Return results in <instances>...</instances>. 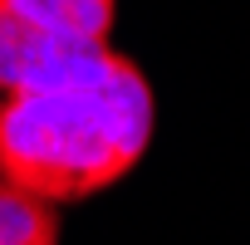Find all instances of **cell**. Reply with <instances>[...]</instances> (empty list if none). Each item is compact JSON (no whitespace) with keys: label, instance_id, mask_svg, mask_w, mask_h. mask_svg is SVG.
I'll return each mask as SVG.
<instances>
[{"label":"cell","instance_id":"cell-1","mask_svg":"<svg viewBox=\"0 0 250 245\" xmlns=\"http://www.w3.org/2000/svg\"><path fill=\"white\" fill-rule=\"evenodd\" d=\"M152 128V88L138 64L123 59L93 83L0 103V177L54 206L79 201L128 177L143 162Z\"/></svg>","mask_w":250,"mask_h":245},{"label":"cell","instance_id":"cell-2","mask_svg":"<svg viewBox=\"0 0 250 245\" xmlns=\"http://www.w3.org/2000/svg\"><path fill=\"white\" fill-rule=\"evenodd\" d=\"M123 54H113L108 40H79L59 35L44 25H30L10 10H0V93L20 98V93H59L93 83L113 74Z\"/></svg>","mask_w":250,"mask_h":245},{"label":"cell","instance_id":"cell-4","mask_svg":"<svg viewBox=\"0 0 250 245\" xmlns=\"http://www.w3.org/2000/svg\"><path fill=\"white\" fill-rule=\"evenodd\" d=\"M54 240H59L54 201L0 177V245H54Z\"/></svg>","mask_w":250,"mask_h":245},{"label":"cell","instance_id":"cell-3","mask_svg":"<svg viewBox=\"0 0 250 245\" xmlns=\"http://www.w3.org/2000/svg\"><path fill=\"white\" fill-rule=\"evenodd\" d=\"M0 10H10L30 25L79 35V40H108L118 0H0Z\"/></svg>","mask_w":250,"mask_h":245}]
</instances>
